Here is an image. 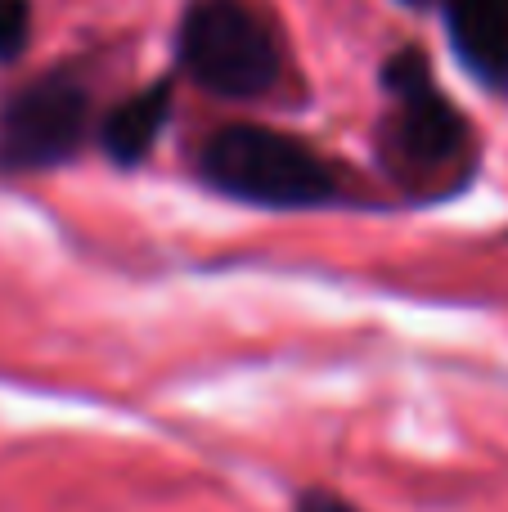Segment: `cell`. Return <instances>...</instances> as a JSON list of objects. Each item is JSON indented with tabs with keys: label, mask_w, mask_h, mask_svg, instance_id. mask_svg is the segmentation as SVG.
<instances>
[{
	"label": "cell",
	"mask_w": 508,
	"mask_h": 512,
	"mask_svg": "<svg viewBox=\"0 0 508 512\" xmlns=\"http://www.w3.org/2000/svg\"><path fill=\"white\" fill-rule=\"evenodd\" d=\"M396 5H405V9H428L432 0H396Z\"/></svg>",
	"instance_id": "obj_9"
},
{
	"label": "cell",
	"mask_w": 508,
	"mask_h": 512,
	"mask_svg": "<svg viewBox=\"0 0 508 512\" xmlns=\"http://www.w3.org/2000/svg\"><path fill=\"white\" fill-rule=\"evenodd\" d=\"M383 113L374 122V162L387 185L419 207L468 194L482 171V144L464 108L441 90L428 50L401 45L378 68Z\"/></svg>",
	"instance_id": "obj_1"
},
{
	"label": "cell",
	"mask_w": 508,
	"mask_h": 512,
	"mask_svg": "<svg viewBox=\"0 0 508 512\" xmlns=\"http://www.w3.org/2000/svg\"><path fill=\"white\" fill-rule=\"evenodd\" d=\"M450 50L482 90L508 99V0H432Z\"/></svg>",
	"instance_id": "obj_5"
},
{
	"label": "cell",
	"mask_w": 508,
	"mask_h": 512,
	"mask_svg": "<svg viewBox=\"0 0 508 512\" xmlns=\"http://www.w3.org/2000/svg\"><path fill=\"white\" fill-rule=\"evenodd\" d=\"M203 189L261 212H324L347 203L342 167L311 140L257 122H230L212 131L194 153Z\"/></svg>",
	"instance_id": "obj_2"
},
{
	"label": "cell",
	"mask_w": 508,
	"mask_h": 512,
	"mask_svg": "<svg viewBox=\"0 0 508 512\" xmlns=\"http://www.w3.org/2000/svg\"><path fill=\"white\" fill-rule=\"evenodd\" d=\"M171 113H176V81L171 77L131 90V95L117 99V104L95 122L99 153H104L113 167L135 171L140 162H149L153 149H158L162 131L171 126Z\"/></svg>",
	"instance_id": "obj_6"
},
{
	"label": "cell",
	"mask_w": 508,
	"mask_h": 512,
	"mask_svg": "<svg viewBox=\"0 0 508 512\" xmlns=\"http://www.w3.org/2000/svg\"><path fill=\"white\" fill-rule=\"evenodd\" d=\"M95 95L77 68H54L0 104V176H36L72 162L95 135Z\"/></svg>",
	"instance_id": "obj_4"
},
{
	"label": "cell",
	"mask_w": 508,
	"mask_h": 512,
	"mask_svg": "<svg viewBox=\"0 0 508 512\" xmlns=\"http://www.w3.org/2000/svg\"><path fill=\"white\" fill-rule=\"evenodd\" d=\"M293 512H365V508L351 504L347 495H338V490H329V486H306L302 495L293 499Z\"/></svg>",
	"instance_id": "obj_8"
},
{
	"label": "cell",
	"mask_w": 508,
	"mask_h": 512,
	"mask_svg": "<svg viewBox=\"0 0 508 512\" xmlns=\"http://www.w3.org/2000/svg\"><path fill=\"white\" fill-rule=\"evenodd\" d=\"M32 45V0H0V63H14Z\"/></svg>",
	"instance_id": "obj_7"
},
{
	"label": "cell",
	"mask_w": 508,
	"mask_h": 512,
	"mask_svg": "<svg viewBox=\"0 0 508 512\" xmlns=\"http://www.w3.org/2000/svg\"><path fill=\"white\" fill-rule=\"evenodd\" d=\"M176 63L216 99H261L284 81V32L261 0H189L176 27Z\"/></svg>",
	"instance_id": "obj_3"
}]
</instances>
